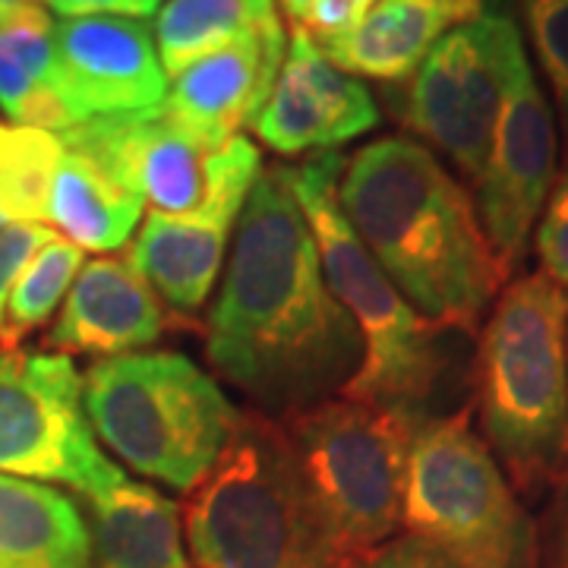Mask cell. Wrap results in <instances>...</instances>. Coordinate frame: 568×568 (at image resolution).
<instances>
[{
    "label": "cell",
    "mask_w": 568,
    "mask_h": 568,
    "mask_svg": "<svg viewBox=\"0 0 568 568\" xmlns=\"http://www.w3.org/2000/svg\"><path fill=\"white\" fill-rule=\"evenodd\" d=\"M61 20H85V17H126L145 20L159 13L162 0H41Z\"/></svg>",
    "instance_id": "30"
},
{
    "label": "cell",
    "mask_w": 568,
    "mask_h": 568,
    "mask_svg": "<svg viewBox=\"0 0 568 568\" xmlns=\"http://www.w3.org/2000/svg\"><path fill=\"white\" fill-rule=\"evenodd\" d=\"M547 568H568V474L562 477V496H559V506H556Z\"/></svg>",
    "instance_id": "31"
},
{
    "label": "cell",
    "mask_w": 568,
    "mask_h": 568,
    "mask_svg": "<svg viewBox=\"0 0 568 568\" xmlns=\"http://www.w3.org/2000/svg\"><path fill=\"white\" fill-rule=\"evenodd\" d=\"M51 237L54 231L48 224H3L0 227V325H3V310L20 272Z\"/></svg>",
    "instance_id": "27"
},
{
    "label": "cell",
    "mask_w": 568,
    "mask_h": 568,
    "mask_svg": "<svg viewBox=\"0 0 568 568\" xmlns=\"http://www.w3.org/2000/svg\"><path fill=\"white\" fill-rule=\"evenodd\" d=\"M351 231L426 323L480 332L508 275L477 203L443 162L410 136L366 142L338 178Z\"/></svg>",
    "instance_id": "2"
},
{
    "label": "cell",
    "mask_w": 568,
    "mask_h": 568,
    "mask_svg": "<svg viewBox=\"0 0 568 568\" xmlns=\"http://www.w3.org/2000/svg\"><path fill=\"white\" fill-rule=\"evenodd\" d=\"M67 149L95 162L152 212L183 215L203 200L212 152L164 104L133 114L89 118L58 133Z\"/></svg>",
    "instance_id": "13"
},
{
    "label": "cell",
    "mask_w": 568,
    "mask_h": 568,
    "mask_svg": "<svg viewBox=\"0 0 568 568\" xmlns=\"http://www.w3.org/2000/svg\"><path fill=\"white\" fill-rule=\"evenodd\" d=\"M287 51L284 20L265 22L190 63L168 89L164 111L209 149H219L256 121Z\"/></svg>",
    "instance_id": "16"
},
{
    "label": "cell",
    "mask_w": 568,
    "mask_h": 568,
    "mask_svg": "<svg viewBox=\"0 0 568 568\" xmlns=\"http://www.w3.org/2000/svg\"><path fill=\"white\" fill-rule=\"evenodd\" d=\"M89 503L92 544L102 568H190L181 508L155 487L121 470Z\"/></svg>",
    "instance_id": "20"
},
{
    "label": "cell",
    "mask_w": 568,
    "mask_h": 568,
    "mask_svg": "<svg viewBox=\"0 0 568 568\" xmlns=\"http://www.w3.org/2000/svg\"><path fill=\"white\" fill-rule=\"evenodd\" d=\"M205 357L272 420L342 395L364 361L361 332L325 282L282 164L246 196L205 325Z\"/></svg>",
    "instance_id": "1"
},
{
    "label": "cell",
    "mask_w": 568,
    "mask_h": 568,
    "mask_svg": "<svg viewBox=\"0 0 568 568\" xmlns=\"http://www.w3.org/2000/svg\"><path fill=\"white\" fill-rule=\"evenodd\" d=\"M521 7L568 142V0H521Z\"/></svg>",
    "instance_id": "25"
},
{
    "label": "cell",
    "mask_w": 568,
    "mask_h": 568,
    "mask_svg": "<svg viewBox=\"0 0 568 568\" xmlns=\"http://www.w3.org/2000/svg\"><path fill=\"white\" fill-rule=\"evenodd\" d=\"M347 562L402 528L417 410L328 398L282 420Z\"/></svg>",
    "instance_id": "8"
},
{
    "label": "cell",
    "mask_w": 568,
    "mask_h": 568,
    "mask_svg": "<svg viewBox=\"0 0 568 568\" xmlns=\"http://www.w3.org/2000/svg\"><path fill=\"white\" fill-rule=\"evenodd\" d=\"M525 41L508 13L477 17L439 41L398 102V121L426 149L443 152L470 186L484 178L508 73Z\"/></svg>",
    "instance_id": "9"
},
{
    "label": "cell",
    "mask_w": 568,
    "mask_h": 568,
    "mask_svg": "<svg viewBox=\"0 0 568 568\" xmlns=\"http://www.w3.org/2000/svg\"><path fill=\"white\" fill-rule=\"evenodd\" d=\"M58 92L73 121L133 114L168 99L155 36L142 20L85 17L54 22Z\"/></svg>",
    "instance_id": "14"
},
{
    "label": "cell",
    "mask_w": 568,
    "mask_h": 568,
    "mask_svg": "<svg viewBox=\"0 0 568 568\" xmlns=\"http://www.w3.org/2000/svg\"><path fill=\"white\" fill-rule=\"evenodd\" d=\"M3 224H7V222H3V219H0V227H3Z\"/></svg>",
    "instance_id": "34"
},
{
    "label": "cell",
    "mask_w": 568,
    "mask_h": 568,
    "mask_svg": "<svg viewBox=\"0 0 568 568\" xmlns=\"http://www.w3.org/2000/svg\"><path fill=\"white\" fill-rule=\"evenodd\" d=\"M29 3H36V0H0V13H13V10L29 7Z\"/></svg>",
    "instance_id": "33"
},
{
    "label": "cell",
    "mask_w": 568,
    "mask_h": 568,
    "mask_svg": "<svg viewBox=\"0 0 568 568\" xmlns=\"http://www.w3.org/2000/svg\"><path fill=\"white\" fill-rule=\"evenodd\" d=\"M278 155L335 152L379 126V108L357 77L338 70L306 32L294 29L278 80L250 123Z\"/></svg>",
    "instance_id": "15"
},
{
    "label": "cell",
    "mask_w": 568,
    "mask_h": 568,
    "mask_svg": "<svg viewBox=\"0 0 568 568\" xmlns=\"http://www.w3.org/2000/svg\"><path fill=\"white\" fill-rule=\"evenodd\" d=\"M480 436L515 493L568 474V301L540 272L499 291L477 345Z\"/></svg>",
    "instance_id": "4"
},
{
    "label": "cell",
    "mask_w": 568,
    "mask_h": 568,
    "mask_svg": "<svg viewBox=\"0 0 568 568\" xmlns=\"http://www.w3.org/2000/svg\"><path fill=\"white\" fill-rule=\"evenodd\" d=\"M345 568H458L448 559L443 549L426 544L424 537L414 534H398L379 547L366 549L354 556Z\"/></svg>",
    "instance_id": "28"
},
{
    "label": "cell",
    "mask_w": 568,
    "mask_h": 568,
    "mask_svg": "<svg viewBox=\"0 0 568 568\" xmlns=\"http://www.w3.org/2000/svg\"><path fill=\"white\" fill-rule=\"evenodd\" d=\"M484 3L487 0H376L354 32L323 41L320 51L351 77L405 82L448 32L484 17Z\"/></svg>",
    "instance_id": "18"
},
{
    "label": "cell",
    "mask_w": 568,
    "mask_h": 568,
    "mask_svg": "<svg viewBox=\"0 0 568 568\" xmlns=\"http://www.w3.org/2000/svg\"><path fill=\"white\" fill-rule=\"evenodd\" d=\"M282 168L313 227L325 282L364 342V361L338 398L395 407L424 402L443 373V354L436 345L439 328L407 304L351 231L338 205V178L345 171L342 152H316Z\"/></svg>",
    "instance_id": "6"
},
{
    "label": "cell",
    "mask_w": 568,
    "mask_h": 568,
    "mask_svg": "<svg viewBox=\"0 0 568 568\" xmlns=\"http://www.w3.org/2000/svg\"><path fill=\"white\" fill-rule=\"evenodd\" d=\"M556 171V118L528 54L521 51L508 73L484 178L474 186L484 234L506 275L528 256Z\"/></svg>",
    "instance_id": "12"
},
{
    "label": "cell",
    "mask_w": 568,
    "mask_h": 568,
    "mask_svg": "<svg viewBox=\"0 0 568 568\" xmlns=\"http://www.w3.org/2000/svg\"><path fill=\"white\" fill-rule=\"evenodd\" d=\"M263 174L256 142L237 133L212 152L205 193L183 215L149 212L126 260L178 316H196L222 275L246 196Z\"/></svg>",
    "instance_id": "11"
},
{
    "label": "cell",
    "mask_w": 568,
    "mask_h": 568,
    "mask_svg": "<svg viewBox=\"0 0 568 568\" xmlns=\"http://www.w3.org/2000/svg\"><path fill=\"white\" fill-rule=\"evenodd\" d=\"M168 328V310L126 256L82 263L44 345L63 357H123L155 345Z\"/></svg>",
    "instance_id": "17"
},
{
    "label": "cell",
    "mask_w": 568,
    "mask_h": 568,
    "mask_svg": "<svg viewBox=\"0 0 568 568\" xmlns=\"http://www.w3.org/2000/svg\"><path fill=\"white\" fill-rule=\"evenodd\" d=\"M278 17L275 0H164L152 26L164 77H181L190 63Z\"/></svg>",
    "instance_id": "22"
},
{
    "label": "cell",
    "mask_w": 568,
    "mask_h": 568,
    "mask_svg": "<svg viewBox=\"0 0 568 568\" xmlns=\"http://www.w3.org/2000/svg\"><path fill=\"white\" fill-rule=\"evenodd\" d=\"M200 568H345L347 556L282 420L241 410L183 506Z\"/></svg>",
    "instance_id": "3"
},
{
    "label": "cell",
    "mask_w": 568,
    "mask_h": 568,
    "mask_svg": "<svg viewBox=\"0 0 568 568\" xmlns=\"http://www.w3.org/2000/svg\"><path fill=\"white\" fill-rule=\"evenodd\" d=\"M275 3H278V10L284 13V20L297 26V22H301V17L306 13V7H310L313 0H275Z\"/></svg>",
    "instance_id": "32"
},
{
    "label": "cell",
    "mask_w": 568,
    "mask_h": 568,
    "mask_svg": "<svg viewBox=\"0 0 568 568\" xmlns=\"http://www.w3.org/2000/svg\"><path fill=\"white\" fill-rule=\"evenodd\" d=\"M373 3L376 0H313L294 29L306 32L316 44L345 39L347 32H354L364 22Z\"/></svg>",
    "instance_id": "29"
},
{
    "label": "cell",
    "mask_w": 568,
    "mask_h": 568,
    "mask_svg": "<svg viewBox=\"0 0 568 568\" xmlns=\"http://www.w3.org/2000/svg\"><path fill=\"white\" fill-rule=\"evenodd\" d=\"M82 410L95 439L155 484L190 493L227 446L241 410L178 351H136L82 373Z\"/></svg>",
    "instance_id": "5"
},
{
    "label": "cell",
    "mask_w": 568,
    "mask_h": 568,
    "mask_svg": "<svg viewBox=\"0 0 568 568\" xmlns=\"http://www.w3.org/2000/svg\"><path fill=\"white\" fill-rule=\"evenodd\" d=\"M530 241L540 263L537 272L549 284H556L568 301V159L556 171V181H552V190H549Z\"/></svg>",
    "instance_id": "26"
},
{
    "label": "cell",
    "mask_w": 568,
    "mask_h": 568,
    "mask_svg": "<svg viewBox=\"0 0 568 568\" xmlns=\"http://www.w3.org/2000/svg\"><path fill=\"white\" fill-rule=\"evenodd\" d=\"M82 268V250L70 244L67 237L54 234L39 253L26 263L20 278L13 284V294L3 310L0 325V351H17V347L39 332L48 323L61 301H67L70 287L77 282Z\"/></svg>",
    "instance_id": "24"
},
{
    "label": "cell",
    "mask_w": 568,
    "mask_h": 568,
    "mask_svg": "<svg viewBox=\"0 0 568 568\" xmlns=\"http://www.w3.org/2000/svg\"><path fill=\"white\" fill-rule=\"evenodd\" d=\"M142 203L123 183L104 174L95 162L63 145V159L51 186L48 224L70 244L92 253H114L130 244L140 227Z\"/></svg>",
    "instance_id": "21"
},
{
    "label": "cell",
    "mask_w": 568,
    "mask_h": 568,
    "mask_svg": "<svg viewBox=\"0 0 568 568\" xmlns=\"http://www.w3.org/2000/svg\"><path fill=\"white\" fill-rule=\"evenodd\" d=\"M470 414L467 407L420 417L407 455L402 525L458 568H537L528 515Z\"/></svg>",
    "instance_id": "7"
},
{
    "label": "cell",
    "mask_w": 568,
    "mask_h": 568,
    "mask_svg": "<svg viewBox=\"0 0 568 568\" xmlns=\"http://www.w3.org/2000/svg\"><path fill=\"white\" fill-rule=\"evenodd\" d=\"M0 568H95L92 528L77 499L0 474Z\"/></svg>",
    "instance_id": "19"
},
{
    "label": "cell",
    "mask_w": 568,
    "mask_h": 568,
    "mask_svg": "<svg viewBox=\"0 0 568 568\" xmlns=\"http://www.w3.org/2000/svg\"><path fill=\"white\" fill-rule=\"evenodd\" d=\"M0 474L67 484L85 499L121 474L85 420L73 357L0 351Z\"/></svg>",
    "instance_id": "10"
},
{
    "label": "cell",
    "mask_w": 568,
    "mask_h": 568,
    "mask_svg": "<svg viewBox=\"0 0 568 568\" xmlns=\"http://www.w3.org/2000/svg\"><path fill=\"white\" fill-rule=\"evenodd\" d=\"M63 142L51 130L0 123V219L7 224H48L51 186Z\"/></svg>",
    "instance_id": "23"
}]
</instances>
